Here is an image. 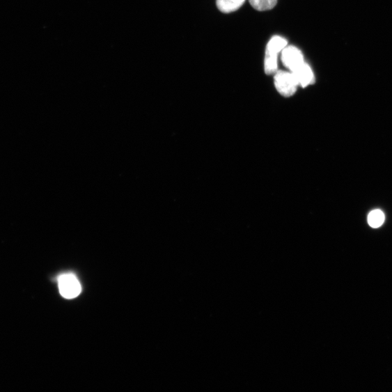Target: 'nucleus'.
<instances>
[{
    "instance_id": "2",
    "label": "nucleus",
    "mask_w": 392,
    "mask_h": 392,
    "mask_svg": "<svg viewBox=\"0 0 392 392\" xmlns=\"http://www.w3.org/2000/svg\"><path fill=\"white\" fill-rule=\"evenodd\" d=\"M274 82L276 90L284 97L294 95L299 87L298 82L291 72L278 71L275 74Z\"/></svg>"
},
{
    "instance_id": "8",
    "label": "nucleus",
    "mask_w": 392,
    "mask_h": 392,
    "mask_svg": "<svg viewBox=\"0 0 392 392\" xmlns=\"http://www.w3.org/2000/svg\"><path fill=\"white\" fill-rule=\"evenodd\" d=\"M384 219L385 216L381 210H374L369 214L368 221L371 228H378L383 225Z\"/></svg>"
},
{
    "instance_id": "4",
    "label": "nucleus",
    "mask_w": 392,
    "mask_h": 392,
    "mask_svg": "<svg viewBox=\"0 0 392 392\" xmlns=\"http://www.w3.org/2000/svg\"><path fill=\"white\" fill-rule=\"evenodd\" d=\"M281 60L290 72H295L304 63L301 50L295 46H286L282 51Z\"/></svg>"
},
{
    "instance_id": "5",
    "label": "nucleus",
    "mask_w": 392,
    "mask_h": 392,
    "mask_svg": "<svg viewBox=\"0 0 392 392\" xmlns=\"http://www.w3.org/2000/svg\"><path fill=\"white\" fill-rule=\"evenodd\" d=\"M292 73L295 75L299 86L303 88L315 82V76L311 67L305 62Z\"/></svg>"
},
{
    "instance_id": "1",
    "label": "nucleus",
    "mask_w": 392,
    "mask_h": 392,
    "mask_svg": "<svg viewBox=\"0 0 392 392\" xmlns=\"http://www.w3.org/2000/svg\"><path fill=\"white\" fill-rule=\"evenodd\" d=\"M288 45L286 40L275 36L268 42L265 58V71L266 75H275L278 72V56Z\"/></svg>"
},
{
    "instance_id": "6",
    "label": "nucleus",
    "mask_w": 392,
    "mask_h": 392,
    "mask_svg": "<svg viewBox=\"0 0 392 392\" xmlns=\"http://www.w3.org/2000/svg\"><path fill=\"white\" fill-rule=\"evenodd\" d=\"M246 0H217L218 9L224 13H230L240 9Z\"/></svg>"
},
{
    "instance_id": "3",
    "label": "nucleus",
    "mask_w": 392,
    "mask_h": 392,
    "mask_svg": "<svg viewBox=\"0 0 392 392\" xmlns=\"http://www.w3.org/2000/svg\"><path fill=\"white\" fill-rule=\"evenodd\" d=\"M58 286L61 296L68 299L77 297L81 291L80 283L73 274H65L60 276Z\"/></svg>"
},
{
    "instance_id": "7",
    "label": "nucleus",
    "mask_w": 392,
    "mask_h": 392,
    "mask_svg": "<svg viewBox=\"0 0 392 392\" xmlns=\"http://www.w3.org/2000/svg\"><path fill=\"white\" fill-rule=\"evenodd\" d=\"M251 6L259 11H267L274 8L278 0H249Z\"/></svg>"
}]
</instances>
